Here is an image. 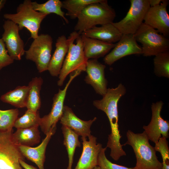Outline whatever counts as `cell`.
<instances>
[{"label":"cell","mask_w":169,"mask_h":169,"mask_svg":"<svg viewBox=\"0 0 169 169\" xmlns=\"http://www.w3.org/2000/svg\"><path fill=\"white\" fill-rule=\"evenodd\" d=\"M125 87L121 83L115 88H109L102 99L93 102V105L103 111L109 119L111 133L108 135L106 147L110 149V156L117 161L122 156L126 155L120 144L121 136L119 129L118 104L120 98L126 93Z\"/></svg>","instance_id":"cell-1"},{"label":"cell","mask_w":169,"mask_h":169,"mask_svg":"<svg viewBox=\"0 0 169 169\" xmlns=\"http://www.w3.org/2000/svg\"><path fill=\"white\" fill-rule=\"evenodd\" d=\"M127 141L123 146H131L136 160L134 169H162V163L158 160L154 147L150 144L145 132L135 133L129 130Z\"/></svg>","instance_id":"cell-2"},{"label":"cell","mask_w":169,"mask_h":169,"mask_svg":"<svg viewBox=\"0 0 169 169\" xmlns=\"http://www.w3.org/2000/svg\"><path fill=\"white\" fill-rule=\"evenodd\" d=\"M116 13L107 0L88 5L81 12L77 19L74 30L79 35L84 31L96 26L113 22Z\"/></svg>","instance_id":"cell-3"},{"label":"cell","mask_w":169,"mask_h":169,"mask_svg":"<svg viewBox=\"0 0 169 169\" xmlns=\"http://www.w3.org/2000/svg\"><path fill=\"white\" fill-rule=\"evenodd\" d=\"M69 49L59 75L57 84L62 86L67 76L77 70L85 71L87 60L84 52L83 44L81 35L76 31L71 33Z\"/></svg>","instance_id":"cell-4"},{"label":"cell","mask_w":169,"mask_h":169,"mask_svg":"<svg viewBox=\"0 0 169 169\" xmlns=\"http://www.w3.org/2000/svg\"><path fill=\"white\" fill-rule=\"evenodd\" d=\"M48 15L34 10L30 0H25L18 7L16 13H6L3 17L18 25L19 30L24 28L30 32L31 37L34 39L38 35L41 23Z\"/></svg>","instance_id":"cell-5"},{"label":"cell","mask_w":169,"mask_h":169,"mask_svg":"<svg viewBox=\"0 0 169 169\" xmlns=\"http://www.w3.org/2000/svg\"><path fill=\"white\" fill-rule=\"evenodd\" d=\"M134 36L141 44L142 54L144 56H155L169 50V39L144 22Z\"/></svg>","instance_id":"cell-6"},{"label":"cell","mask_w":169,"mask_h":169,"mask_svg":"<svg viewBox=\"0 0 169 169\" xmlns=\"http://www.w3.org/2000/svg\"><path fill=\"white\" fill-rule=\"evenodd\" d=\"M126 15L118 22L112 23L122 34H134L141 27L150 7L148 0H131Z\"/></svg>","instance_id":"cell-7"},{"label":"cell","mask_w":169,"mask_h":169,"mask_svg":"<svg viewBox=\"0 0 169 169\" xmlns=\"http://www.w3.org/2000/svg\"><path fill=\"white\" fill-rule=\"evenodd\" d=\"M52 44L51 36L41 34L34 39L29 49L25 51L26 59L35 63L39 73L48 70L51 58Z\"/></svg>","instance_id":"cell-8"},{"label":"cell","mask_w":169,"mask_h":169,"mask_svg":"<svg viewBox=\"0 0 169 169\" xmlns=\"http://www.w3.org/2000/svg\"><path fill=\"white\" fill-rule=\"evenodd\" d=\"M81 72V70H77L70 73V78L65 87L63 90L59 89L58 92L54 95L50 112L41 118L39 126L45 135L51 130H56L57 123L63 113L64 102L69 86L73 80Z\"/></svg>","instance_id":"cell-9"},{"label":"cell","mask_w":169,"mask_h":169,"mask_svg":"<svg viewBox=\"0 0 169 169\" xmlns=\"http://www.w3.org/2000/svg\"><path fill=\"white\" fill-rule=\"evenodd\" d=\"M13 130L0 131V169H23L19 162L25 157L12 138Z\"/></svg>","instance_id":"cell-10"},{"label":"cell","mask_w":169,"mask_h":169,"mask_svg":"<svg viewBox=\"0 0 169 169\" xmlns=\"http://www.w3.org/2000/svg\"><path fill=\"white\" fill-rule=\"evenodd\" d=\"M163 104L161 101L152 103L151 120L148 125L143 127L149 140L155 143L158 141L161 136L166 139L169 137V121L163 119L161 115Z\"/></svg>","instance_id":"cell-11"},{"label":"cell","mask_w":169,"mask_h":169,"mask_svg":"<svg viewBox=\"0 0 169 169\" xmlns=\"http://www.w3.org/2000/svg\"><path fill=\"white\" fill-rule=\"evenodd\" d=\"M4 32L2 39L4 42L8 53L12 58L19 60L25 54L24 43L19 33L18 25L9 20L3 25Z\"/></svg>","instance_id":"cell-12"},{"label":"cell","mask_w":169,"mask_h":169,"mask_svg":"<svg viewBox=\"0 0 169 169\" xmlns=\"http://www.w3.org/2000/svg\"><path fill=\"white\" fill-rule=\"evenodd\" d=\"M142 54L141 47L139 45L133 34H122L114 48L104 57L106 64L110 65L127 55Z\"/></svg>","instance_id":"cell-13"},{"label":"cell","mask_w":169,"mask_h":169,"mask_svg":"<svg viewBox=\"0 0 169 169\" xmlns=\"http://www.w3.org/2000/svg\"><path fill=\"white\" fill-rule=\"evenodd\" d=\"M167 0H162L159 5L150 7L144 18V23L156 30L165 37L169 34V15L167 10Z\"/></svg>","instance_id":"cell-14"},{"label":"cell","mask_w":169,"mask_h":169,"mask_svg":"<svg viewBox=\"0 0 169 169\" xmlns=\"http://www.w3.org/2000/svg\"><path fill=\"white\" fill-rule=\"evenodd\" d=\"M106 66L97 59H90L86 63L87 75L84 79L85 82L90 85L96 93L102 96L106 93L108 82L105 78V70Z\"/></svg>","instance_id":"cell-15"},{"label":"cell","mask_w":169,"mask_h":169,"mask_svg":"<svg viewBox=\"0 0 169 169\" xmlns=\"http://www.w3.org/2000/svg\"><path fill=\"white\" fill-rule=\"evenodd\" d=\"M81 137L83 150L74 169H93L97 166L98 157L102 147L97 143V138L91 135L88 138Z\"/></svg>","instance_id":"cell-16"},{"label":"cell","mask_w":169,"mask_h":169,"mask_svg":"<svg viewBox=\"0 0 169 169\" xmlns=\"http://www.w3.org/2000/svg\"><path fill=\"white\" fill-rule=\"evenodd\" d=\"M96 119L95 117L88 121L83 120L76 116L71 108L64 105L60 120L62 125L69 128L79 136L86 138L91 135L90 127Z\"/></svg>","instance_id":"cell-17"},{"label":"cell","mask_w":169,"mask_h":169,"mask_svg":"<svg viewBox=\"0 0 169 169\" xmlns=\"http://www.w3.org/2000/svg\"><path fill=\"white\" fill-rule=\"evenodd\" d=\"M56 130H51L47 134L41 144L36 147L18 146L21 152L28 160L35 164L39 169H44L45 151L47 145Z\"/></svg>","instance_id":"cell-18"},{"label":"cell","mask_w":169,"mask_h":169,"mask_svg":"<svg viewBox=\"0 0 169 169\" xmlns=\"http://www.w3.org/2000/svg\"><path fill=\"white\" fill-rule=\"evenodd\" d=\"M83 41L84 52L86 59H97L105 56L115 45L114 43L106 42L81 35Z\"/></svg>","instance_id":"cell-19"},{"label":"cell","mask_w":169,"mask_h":169,"mask_svg":"<svg viewBox=\"0 0 169 169\" xmlns=\"http://www.w3.org/2000/svg\"><path fill=\"white\" fill-rule=\"evenodd\" d=\"M69 39L64 35L58 37L55 43V49L51 57L48 70L54 77L59 76L64 58L67 54L69 44Z\"/></svg>","instance_id":"cell-20"},{"label":"cell","mask_w":169,"mask_h":169,"mask_svg":"<svg viewBox=\"0 0 169 169\" xmlns=\"http://www.w3.org/2000/svg\"><path fill=\"white\" fill-rule=\"evenodd\" d=\"M81 35L110 43L117 42L122 35L112 23L94 27L83 32Z\"/></svg>","instance_id":"cell-21"},{"label":"cell","mask_w":169,"mask_h":169,"mask_svg":"<svg viewBox=\"0 0 169 169\" xmlns=\"http://www.w3.org/2000/svg\"><path fill=\"white\" fill-rule=\"evenodd\" d=\"M39 126L17 129L12 135V140L17 146H31L39 143L40 141Z\"/></svg>","instance_id":"cell-22"},{"label":"cell","mask_w":169,"mask_h":169,"mask_svg":"<svg viewBox=\"0 0 169 169\" xmlns=\"http://www.w3.org/2000/svg\"><path fill=\"white\" fill-rule=\"evenodd\" d=\"M29 88L28 86H18L15 89L3 94L0 97L3 102L16 107H26Z\"/></svg>","instance_id":"cell-23"},{"label":"cell","mask_w":169,"mask_h":169,"mask_svg":"<svg viewBox=\"0 0 169 169\" xmlns=\"http://www.w3.org/2000/svg\"><path fill=\"white\" fill-rule=\"evenodd\" d=\"M43 83V79L41 77L34 78L29 82L26 107L27 109L34 112L39 109L41 105L40 93Z\"/></svg>","instance_id":"cell-24"},{"label":"cell","mask_w":169,"mask_h":169,"mask_svg":"<svg viewBox=\"0 0 169 169\" xmlns=\"http://www.w3.org/2000/svg\"><path fill=\"white\" fill-rule=\"evenodd\" d=\"M61 129L64 136L63 144L67 151L69 163L66 169H72L74 154L76 148L81 146L79 136L68 127L62 125Z\"/></svg>","instance_id":"cell-25"},{"label":"cell","mask_w":169,"mask_h":169,"mask_svg":"<svg viewBox=\"0 0 169 169\" xmlns=\"http://www.w3.org/2000/svg\"><path fill=\"white\" fill-rule=\"evenodd\" d=\"M33 9L37 11L47 15L54 13L61 17L67 23L69 21L65 16V13L61 9L62 1L59 0H49L43 3H39L36 2H32Z\"/></svg>","instance_id":"cell-26"},{"label":"cell","mask_w":169,"mask_h":169,"mask_svg":"<svg viewBox=\"0 0 169 169\" xmlns=\"http://www.w3.org/2000/svg\"><path fill=\"white\" fill-rule=\"evenodd\" d=\"M103 0H65L62 1V8L66 10L65 15L72 19L78 17L87 5L91 3H99Z\"/></svg>","instance_id":"cell-27"},{"label":"cell","mask_w":169,"mask_h":169,"mask_svg":"<svg viewBox=\"0 0 169 169\" xmlns=\"http://www.w3.org/2000/svg\"><path fill=\"white\" fill-rule=\"evenodd\" d=\"M154 72L158 77L169 78V52L160 53L153 59Z\"/></svg>","instance_id":"cell-28"},{"label":"cell","mask_w":169,"mask_h":169,"mask_svg":"<svg viewBox=\"0 0 169 169\" xmlns=\"http://www.w3.org/2000/svg\"><path fill=\"white\" fill-rule=\"evenodd\" d=\"M40 119L38 111L34 112L27 109L23 116L16 120L14 127L18 129L39 126Z\"/></svg>","instance_id":"cell-29"},{"label":"cell","mask_w":169,"mask_h":169,"mask_svg":"<svg viewBox=\"0 0 169 169\" xmlns=\"http://www.w3.org/2000/svg\"><path fill=\"white\" fill-rule=\"evenodd\" d=\"M18 114V109L0 110V131L12 130Z\"/></svg>","instance_id":"cell-30"},{"label":"cell","mask_w":169,"mask_h":169,"mask_svg":"<svg viewBox=\"0 0 169 169\" xmlns=\"http://www.w3.org/2000/svg\"><path fill=\"white\" fill-rule=\"evenodd\" d=\"M156 151L159 152L162 159V168H169V148L166 138L161 137L155 143L154 147Z\"/></svg>","instance_id":"cell-31"},{"label":"cell","mask_w":169,"mask_h":169,"mask_svg":"<svg viewBox=\"0 0 169 169\" xmlns=\"http://www.w3.org/2000/svg\"><path fill=\"white\" fill-rule=\"evenodd\" d=\"M106 147L102 148L98 157L97 166L101 169H134L114 163L110 161L106 157L105 151Z\"/></svg>","instance_id":"cell-32"},{"label":"cell","mask_w":169,"mask_h":169,"mask_svg":"<svg viewBox=\"0 0 169 169\" xmlns=\"http://www.w3.org/2000/svg\"><path fill=\"white\" fill-rule=\"evenodd\" d=\"M14 60L10 56L2 38H0V70L13 63Z\"/></svg>","instance_id":"cell-33"},{"label":"cell","mask_w":169,"mask_h":169,"mask_svg":"<svg viewBox=\"0 0 169 169\" xmlns=\"http://www.w3.org/2000/svg\"><path fill=\"white\" fill-rule=\"evenodd\" d=\"M19 162L21 166L24 169H38L33 166L27 164L23 160L20 159Z\"/></svg>","instance_id":"cell-34"},{"label":"cell","mask_w":169,"mask_h":169,"mask_svg":"<svg viewBox=\"0 0 169 169\" xmlns=\"http://www.w3.org/2000/svg\"><path fill=\"white\" fill-rule=\"evenodd\" d=\"M162 0H148L150 7L158 5L161 4Z\"/></svg>","instance_id":"cell-35"},{"label":"cell","mask_w":169,"mask_h":169,"mask_svg":"<svg viewBox=\"0 0 169 169\" xmlns=\"http://www.w3.org/2000/svg\"><path fill=\"white\" fill-rule=\"evenodd\" d=\"M6 1V0H1L0 1V12L2 8L4 7Z\"/></svg>","instance_id":"cell-36"},{"label":"cell","mask_w":169,"mask_h":169,"mask_svg":"<svg viewBox=\"0 0 169 169\" xmlns=\"http://www.w3.org/2000/svg\"><path fill=\"white\" fill-rule=\"evenodd\" d=\"M93 169H101L100 168V167L99 166H96Z\"/></svg>","instance_id":"cell-37"},{"label":"cell","mask_w":169,"mask_h":169,"mask_svg":"<svg viewBox=\"0 0 169 169\" xmlns=\"http://www.w3.org/2000/svg\"><path fill=\"white\" fill-rule=\"evenodd\" d=\"M162 169H169V168H162Z\"/></svg>","instance_id":"cell-38"}]
</instances>
